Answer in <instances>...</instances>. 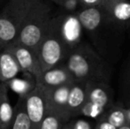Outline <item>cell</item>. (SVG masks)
Returning a JSON list of instances; mask_svg holds the SVG:
<instances>
[{
	"instance_id": "5bb4252c",
	"label": "cell",
	"mask_w": 130,
	"mask_h": 129,
	"mask_svg": "<svg viewBox=\"0 0 130 129\" xmlns=\"http://www.w3.org/2000/svg\"><path fill=\"white\" fill-rule=\"evenodd\" d=\"M21 68L12 53L4 48L0 50V83H5L17 77Z\"/></svg>"
},
{
	"instance_id": "6da1fadb",
	"label": "cell",
	"mask_w": 130,
	"mask_h": 129,
	"mask_svg": "<svg viewBox=\"0 0 130 129\" xmlns=\"http://www.w3.org/2000/svg\"><path fill=\"white\" fill-rule=\"evenodd\" d=\"M64 64L74 81L110 83L111 66L88 43H80L71 50Z\"/></svg>"
},
{
	"instance_id": "83f0119b",
	"label": "cell",
	"mask_w": 130,
	"mask_h": 129,
	"mask_svg": "<svg viewBox=\"0 0 130 129\" xmlns=\"http://www.w3.org/2000/svg\"><path fill=\"white\" fill-rule=\"evenodd\" d=\"M0 129H1V128H0Z\"/></svg>"
},
{
	"instance_id": "7a4b0ae2",
	"label": "cell",
	"mask_w": 130,
	"mask_h": 129,
	"mask_svg": "<svg viewBox=\"0 0 130 129\" xmlns=\"http://www.w3.org/2000/svg\"><path fill=\"white\" fill-rule=\"evenodd\" d=\"M52 18L51 5L43 0H36L29 9L14 42L36 51Z\"/></svg>"
},
{
	"instance_id": "ac0fdd59",
	"label": "cell",
	"mask_w": 130,
	"mask_h": 129,
	"mask_svg": "<svg viewBox=\"0 0 130 129\" xmlns=\"http://www.w3.org/2000/svg\"><path fill=\"white\" fill-rule=\"evenodd\" d=\"M10 129H31L30 120L26 112L25 98H19L14 108V116Z\"/></svg>"
},
{
	"instance_id": "30bf717a",
	"label": "cell",
	"mask_w": 130,
	"mask_h": 129,
	"mask_svg": "<svg viewBox=\"0 0 130 129\" xmlns=\"http://www.w3.org/2000/svg\"><path fill=\"white\" fill-rule=\"evenodd\" d=\"M70 85L71 83L56 88H46L48 110L58 114L66 123L70 119L67 112V99Z\"/></svg>"
},
{
	"instance_id": "5b68a950",
	"label": "cell",
	"mask_w": 130,
	"mask_h": 129,
	"mask_svg": "<svg viewBox=\"0 0 130 129\" xmlns=\"http://www.w3.org/2000/svg\"><path fill=\"white\" fill-rule=\"evenodd\" d=\"M111 104L112 90L109 83L88 81L86 102L80 115L98 119Z\"/></svg>"
},
{
	"instance_id": "e0dca14e",
	"label": "cell",
	"mask_w": 130,
	"mask_h": 129,
	"mask_svg": "<svg viewBox=\"0 0 130 129\" xmlns=\"http://www.w3.org/2000/svg\"><path fill=\"white\" fill-rule=\"evenodd\" d=\"M101 117L117 128L127 124L126 108L120 104H111Z\"/></svg>"
},
{
	"instance_id": "44dd1931",
	"label": "cell",
	"mask_w": 130,
	"mask_h": 129,
	"mask_svg": "<svg viewBox=\"0 0 130 129\" xmlns=\"http://www.w3.org/2000/svg\"><path fill=\"white\" fill-rule=\"evenodd\" d=\"M70 129H93L89 121L85 119H76L72 122H67Z\"/></svg>"
},
{
	"instance_id": "8992f818",
	"label": "cell",
	"mask_w": 130,
	"mask_h": 129,
	"mask_svg": "<svg viewBox=\"0 0 130 129\" xmlns=\"http://www.w3.org/2000/svg\"><path fill=\"white\" fill-rule=\"evenodd\" d=\"M25 107L30 120L31 129H39L48 112L46 88L40 83H36L34 89L25 98Z\"/></svg>"
},
{
	"instance_id": "cb8c5ba5",
	"label": "cell",
	"mask_w": 130,
	"mask_h": 129,
	"mask_svg": "<svg viewBox=\"0 0 130 129\" xmlns=\"http://www.w3.org/2000/svg\"><path fill=\"white\" fill-rule=\"evenodd\" d=\"M126 112H127V124H129V125H130V108H126Z\"/></svg>"
},
{
	"instance_id": "7402d4cb",
	"label": "cell",
	"mask_w": 130,
	"mask_h": 129,
	"mask_svg": "<svg viewBox=\"0 0 130 129\" xmlns=\"http://www.w3.org/2000/svg\"><path fill=\"white\" fill-rule=\"evenodd\" d=\"M95 129H117V127H115L114 126L110 124L103 117H99L98 119V121H96Z\"/></svg>"
},
{
	"instance_id": "3957f363",
	"label": "cell",
	"mask_w": 130,
	"mask_h": 129,
	"mask_svg": "<svg viewBox=\"0 0 130 129\" xmlns=\"http://www.w3.org/2000/svg\"><path fill=\"white\" fill-rule=\"evenodd\" d=\"M36 53L43 72L65 62L69 50L60 35L58 16L52 18Z\"/></svg>"
},
{
	"instance_id": "277c9868",
	"label": "cell",
	"mask_w": 130,
	"mask_h": 129,
	"mask_svg": "<svg viewBox=\"0 0 130 129\" xmlns=\"http://www.w3.org/2000/svg\"><path fill=\"white\" fill-rule=\"evenodd\" d=\"M36 0H9L0 12V50L16 40Z\"/></svg>"
},
{
	"instance_id": "4316f807",
	"label": "cell",
	"mask_w": 130,
	"mask_h": 129,
	"mask_svg": "<svg viewBox=\"0 0 130 129\" xmlns=\"http://www.w3.org/2000/svg\"><path fill=\"white\" fill-rule=\"evenodd\" d=\"M62 129H70V127H69V126H68V125H67V123H66V124L63 126V127H62Z\"/></svg>"
},
{
	"instance_id": "484cf974",
	"label": "cell",
	"mask_w": 130,
	"mask_h": 129,
	"mask_svg": "<svg viewBox=\"0 0 130 129\" xmlns=\"http://www.w3.org/2000/svg\"><path fill=\"white\" fill-rule=\"evenodd\" d=\"M52 1H53V2H54V3H56L57 5H60L62 3H63V2H65L66 0H52Z\"/></svg>"
},
{
	"instance_id": "2e32d148",
	"label": "cell",
	"mask_w": 130,
	"mask_h": 129,
	"mask_svg": "<svg viewBox=\"0 0 130 129\" xmlns=\"http://www.w3.org/2000/svg\"><path fill=\"white\" fill-rule=\"evenodd\" d=\"M27 76L25 79L13 78L7 82H5L7 88L12 89L13 92L18 94L19 98H26L29 93H31L36 85V81L35 78L29 73H24Z\"/></svg>"
},
{
	"instance_id": "ba28073f",
	"label": "cell",
	"mask_w": 130,
	"mask_h": 129,
	"mask_svg": "<svg viewBox=\"0 0 130 129\" xmlns=\"http://www.w3.org/2000/svg\"><path fill=\"white\" fill-rule=\"evenodd\" d=\"M59 33L64 43L69 52L82 43L83 28L75 13H67L58 15Z\"/></svg>"
},
{
	"instance_id": "603a6c76",
	"label": "cell",
	"mask_w": 130,
	"mask_h": 129,
	"mask_svg": "<svg viewBox=\"0 0 130 129\" xmlns=\"http://www.w3.org/2000/svg\"><path fill=\"white\" fill-rule=\"evenodd\" d=\"M104 0H79L80 7H99Z\"/></svg>"
},
{
	"instance_id": "d4e9b609",
	"label": "cell",
	"mask_w": 130,
	"mask_h": 129,
	"mask_svg": "<svg viewBox=\"0 0 130 129\" xmlns=\"http://www.w3.org/2000/svg\"><path fill=\"white\" fill-rule=\"evenodd\" d=\"M117 129H130V125L129 124H126V125H124V126H120V127H119Z\"/></svg>"
},
{
	"instance_id": "8fae6325",
	"label": "cell",
	"mask_w": 130,
	"mask_h": 129,
	"mask_svg": "<svg viewBox=\"0 0 130 129\" xmlns=\"http://www.w3.org/2000/svg\"><path fill=\"white\" fill-rule=\"evenodd\" d=\"M74 81V77L64 63L52 66L42 72L41 79L38 83L45 88H56Z\"/></svg>"
},
{
	"instance_id": "7c38bea8",
	"label": "cell",
	"mask_w": 130,
	"mask_h": 129,
	"mask_svg": "<svg viewBox=\"0 0 130 129\" xmlns=\"http://www.w3.org/2000/svg\"><path fill=\"white\" fill-rule=\"evenodd\" d=\"M87 82L74 81L71 83L67 99V112L70 119L80 115V112L86 102Z\"/></svg>"
},
{
	"instance_id": "4fadbf2b",
	"label": "cell",
	"mask_w": 130,
	"mask_h": 129,
	"mask_svg": "<svg viewBox=\"0 0 130 129\" xmlns=\"http://www.w3.org/2000/svg\"><path fill=\"white\" fill-rule=\"evenodd\" d=\"M83 30L93 33L105 21V17L100 7H80L75 12Z\"/></svg>"
},
{
	"instance_id": "d6986e66",
	"label": "cell",
	"mask_w": 130,
	"mask_h": 129,
	"mask_svg": "<svg viewBox=\"0 0 130 129\" xmlns=\"http://www.w3.org/2000/svg\"><path fill=\"white\" fill-rule=\"evenodd\" d=\"M66 122L52 110H48L43 121L39 126V129H62Z\"/></svg>"
},
{
	"instance_id": "9a60e30c",
	"label": "cell",
	"mask_w": 130,
	"mask_h": 129,
	"mask_svg": "<svg viewBox=\"0 0 130 129\" xmlns=\"http://www.w3.org/2000/svg\"><path fill=\"white\" fill-rule=\"evenodd\" d=\"M5 83H0V128L10 129L14 116V109L10 103Z\"/></svg>"
},
{
	"instance_id": "9c48e42d",
	"label": "cell",
	"mask_w": 130,
	"mask_h": 129,
	"mask_svg": "<svg viewBox=\"0 0 130 129\" xmlns=\"http://www.w3.org/2000/svg\"><path fill=\"white\" fill-rule=\"evenodd\" d=\"M99 7L108 22L121 26L130 22V1L128 0H104Z\"/></svg>"
},
{
	"instance_id": "ffe728a7",
	"label": "cell",
	"mask_w": 130,
	"mask_h": 129,
	"mask_svg": "<svg viewBox=\"0 0 130 129\" xmlns=\"http://www.w3.org/2000/svg\"><path fill=\"white\" fill-rule=\"evenodd\" d=\"M68 13H75L80 8L79 0H66L59 5Z\"/></svg>"
},
{
	"instance_id": "52a82bcc",
	"label": "cell",
	"mask_w": 130,
	"mask_h": 129,
	"mask_svg": "<svg viewBox=\"0 0 130 129\" xmlns=\"http://www.w3.org/2000/svg\"><path fill=\"white\" fill-rule=\"evenodd\" d=\"M5 48L15 58L21 68V72L23 73H29L35 78L36 83L39 82L43 71L36 50L15 42H12Z\"/></svg>"
}]
</instances>
